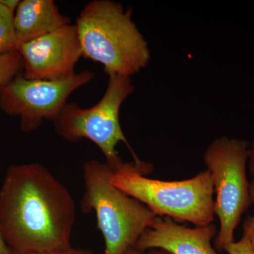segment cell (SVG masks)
Here are the masks:
<instances>
[{
  "label": "cell",
  "mask_w": 254,
  "mask_h": 254,
  "mask_svg": "<svg viewBox=\"0 0 254 254\" xmlns=\"http://www.w3.org/2000/svg\"><path fill=\"white\" fill-rule=\"evenodd\" d=\"M76 219L72 195L38 163L9 167L0 188V231L16 254L71 247Z\"/></svg>",
  "instance_id": "1"
},
{
  "label": "cell",
  "mask_w": 254,
  "mask_h": 254,
  "mask_svg": "<svg viewBox=\"0 0 254 254\" xmlns=\"http://www.w3.org/2000/svg\"><path fill=\"white\" fill-rule=\"evenodd\" d=\"M131 16V8L110 0L85 5L75 24L83 58L101 64L108 75L131 77L145 67L149 48Z\"/></svg>",
  "instance_id": "2"
},
{
  "label": "cell",
  "mask_w": 254,
  "mask_h": 254,
  "mask_svg": "<svg viewBox=\"0 0 254 254\" xmlns=\"http://www.w3.org/2000/svg\"><path fill=\"white\" fill-rule=\"evenodd\" d=\"M153 165L140 161L113 168L110 182L146 205L157 216L205 226L214 220V188L208 170L181 181H162L145 177Z\"/></svg>",
  "instance_id": "3"
},
{
  "label": "cell",
  "mask_w": 254,
  "mask_h": 254,
  "mask_svg": "<svg viewBox=\"0 0 254 254\" xmlns=\"http://www.w3.org/2000/svg\"><path fill=\"white\" fill-rule=\"evenodd\" d=\"M113 168L108 163L89 160L83 165V213L94 212L97 226L105 240L103 254H124L136 247L138 239L157 216L139 200L114 186Z\"/></svg>",
  "instance_id": "4"
},
{
  "label": "cell",
  "mask_w": 254,
  "mask_h": 254,
  "mask_svg": "<svg viewBox=\"0 0 254 254\" xmlns=\"http://www.w3.org/2000/svg\"><path fill=\"white\" fill-rule=\"evenodd\" d=\"M108 76L106 91L98 103L89 108H82L76 103H67L53 123L56 133L66 141L87 139L93 142L113 168L122 162L116 150L120 142L129 148L134 161L140 160L128 144L120 121V108L135 87L131 77Z\"/></svg>",
  "instance_id": "5"
},
{
  "label": "cell",
  "mask_w": 254,
  "mask_h": 254,
  "mask_svg": "<svg viewBox=\"0 0 254 254\" xmlns=\"http://www.w3.org/2000/svg\"><path fill=\"white\" fill-rule=\"evenodd\" d=\"M250 153L247 141L222 136L209 145L203 156L216 195L214 213L220 221V230L215 244L219 251L235 242V229L253 203L246 173Z\"/></svg>",
  "instance_id": "6"
},
{
  "label": "cell",
  "mask_w": 254,
  "mask_h": 254,
  "mask_svg": "<svg viewBox=\"0 0 254 254\" xmlns=\"http://www.w3.org/2000/svg\"><path fill=\"white\" fill-rule=\"evenodd\" d=\"M95 73L90 70L59 80L28 79L18 73L0 86V109L20 120V128L31 133L45 120L53 122L73 92L91 83Z\"/></svg>",
  "instance_id": "7"
},
{
  "label": "cell",
  "mask_w": 254,
  "mask_h": 254,
  "mask_svg": "<svg viewBox=\"0 0 254 254\" xmlns=\"http://www.w3.org/2000/svg\"><path fill=\"white\" fill-rule=\"evenodd\" d=\"M22 74L28 79L59 80L76 73L83 57L77 29L68 24L19 46Z\"/></svg>",
  "instance_id": "8"
},
{
  "label": "cell",
  "mask_w": 254,
  "mask_h": 254,
  "mask_svg": "<svg viewBox=\"0 0 254 254\" xmlns=\"http://www.w3.org/2000/svg\"><path fill=\"white\" fill-rule=\"evenodd\" d=\"M216 232L213 223L190 228L168 217L156 216L138 239L136 248L170 254H217L211 245Z\"/></svg>",
  "instance_id": "9"
},
{
  "label": "cell",
  "mask_w": 254,
  "mask_h": 254,
  "mask_svg": "<svg viewBox=\"0 0 254 254\" xmlns=\"http://www.w3.org/2000/svg\"><path fill=\"white\" fill-rule=\"evenodd\" d=\"M68 24L71 19L60 12L53 0H22L14 15L18 47Z\"/></svg>",
  "instance_id": "10"
},
{
  "label": "cell",
  "mask_w": 254,
  "mask_h": 254,
  "mask_svg": "<svg viewBox=\"0 0 254 254\" xmlns=\"http://www.w3.org/2000/svg\"><path fill=\"white\" fill-rule=\"evenodd\" d=\"M14 12L0 1V57L18 51L14 25Z\"/></svg>",
  "instance_id": "11"
},
{
  "label": "cell",
  "mask_w": 254,
  "mask_h": 254,
  "mask_svg": "<svg viewBox=\"0 0 254 254\" xmlns=\"http://www.w3.org/2000/svg\"><path fill=\"white\" fill-rule=\"evenodd\" d=\"M22 70V60L18 51L0 57V86L7 83Z\"/></svg>",
  "instance_id": "12"
},
{
  "label": "cell",
  "mask_w": 254,
  "mask_h": 254,
  "mask_svg": "<svg viewBox=\"0 0 254 254\" xmlns=\"http://www.w3.org/2000/svg\"><path fill=\"white\" fill-rule=\"evenodd\" d=\"M224 251L228 254H254L250 240L244 235L239 242H235L227 246Z\"/></svg>",
  "instance_id": "13"
},
{
  "label": "cell",
  "mask_w": 254,
  "mask_h": 254,
  "mask_svg": "<svg viewBox=\"0 0 254 254\" xmlns=\"http://www.w3.org/2000/svg\"><path fill=\"white\" fill-rule=\"evenodd\" d=\"M250 193L254 204V182L253 181L250 184ZM243 227V235L250 240L254 251V214L253 216L248 215L247 217L244 222Z\"/></svg>",
  "instance_id": "14"
},
{
  "label": "cell",
  "mask_w": 254,
  "mask_h": 254,
  "mask_svg": "<svg viewBox=\"0 0 254 254\" xmlns=\"http://www.w3.org/2000/svg\"><path fill=\"white\" fill-rule=\"evenodd\" d=\"M34 254H96L91 250H83V249L73 248L69 247L64 250L54 251V252H46V253Z\"/></svg>",
  "instance_id": "15"
},
{
  "label": "cell",
  "mask_w": 254,
  "mask_h": 254,
  "mask_svg": "<svg viewBox=\"0 0 254 254\" xmlns=\"http://www.w3.org/2000/svg\"><path fill=\"white\" fill-rule=\"evenodd\" d=\"M0 254H16L6 244L1 231H0Z\"/></svg>",
  "instance_id": "16"
},
{
  "label": "cell",
  "mask_w": 254,
  "mask_h": 254,
  "mask_svg": "<svg viewBox=\"0 0 254 254\" xmlns=\"http://www.w3.org/2000/svg\"><path fill=\"white\" fill-rule=\"evenodd\" d=\"M124 254H158V250H150L149 252H146V251L143 252V251L138 250V249L136 248V247H134L127 250Z\"/></svg>",
  "instance_id": "17"
},
{
  "label": "cell",
  "mask_w": 254,
  "mask_h": 254,
  "mask_svg": "<svg viewBox=\"0 0 254 254\" xmlns=\"http://www.w3.org/2000/svg\"><path fill=\"white\" fill-rule=\"evenodd\" d=\"M250 173L253 177V182H254V141L252 144V148H250Z\"/></svg>",
  "instance_id": "18"
},
{
  "label": "cell",
  "mask_w": 254,
  "mask_h": 254,
  "mask_svg": "<svg viewBox=\"0 0 254 254\" xmlns=\"http://www.w3.org/2000/svg\"><path fill=\"white\" fill-rule=\"evenodd\" d=\"M158 250V254H170L168 253V252H165V251L160 250Z\"/></svg>",
  "instance_id": "19"
}]
</instances>
